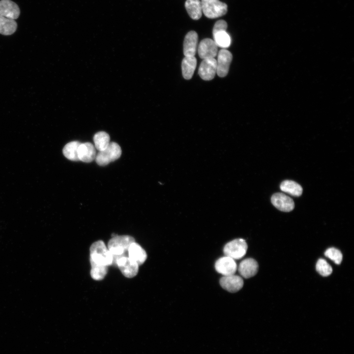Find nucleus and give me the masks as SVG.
Listing matches in <instances>:
<instances>
[{"label":"nucleus","instance_id":"9","mask_svg":"<svg viewBox=\"0 0 354 354\" xmlns=\"http://www.w3.org/2000/svg\"><path fill=\"white\" fill-rule=\"evenodd\" d=\"M216 60L214 58L203 59L198 70L200 77L206 81L213 79L216 73Z\"/></svg>","mask_w":354,"mask_h":354},{"label":"nucleus","instance_id":"16","mask_svg":"<svg viewBox=\"0 0 354 354\" xmlns=\"http://www.w3.org/2000/svg\"><path fill=\"white\" fill-rule=\"evenodd\" d=\"M198 39V34L195 31H190L186 34L183 42V53L185 56H195Z\"/></svg>","mask_w":354,"mask_h":354},{"label":"nucleus","instance_id":"23","mask_svg":"<svg viewBox=\"0 0 354 354\" xmlns=\"http://www.w3.org/2000/svg\"><path fill=\"white\" fill-rule=\"evenodd\" d=\"M17 24L14 20L0 15V33L9 35L16 30Z\"/></svg>","mask_w":354,"mask_h":354},{"label":"nucleus","instance_id":"15","mask_svg":"<svg viewBox=\"0 0 354 354\" xmlns=\"http://www.w3.org/2000/svg\"><path fill=\"white\" fill-rule=\"evenodd\" d=\"M258 267V264L256 260L252 258H248L240 262L238 271L243 277L249 278L257 273Z\"/></svg>","mask_w":354,"mask_h":354},{"label":"nucleus","instance_id":"2","mask_svg":"<svg viewBox=\"0 0 354 354\" xmlns=\"http://www.w3.org/2000/svg\"><path fill=\"white\" fill-rule=\"evenodd\" d=\"M135 239L129 236H116L108 243V248L113 256V263L117 258L128 255V248Z\"/></svg>","mask_w":354,"mask_h":354},{"label":"nucleus","instance_id":"5","mask_svg":"<svg viewBox=\"0 0 354 354\" xmlns=\"http://www.w3.org/2000/svg\"><path fill=\"white\" fill-rule=\"evenodd\" d=\"M227 23L223 20L217 21L214 25L212 34L213 40L218 47L228 48L231 44V37L226 31Z\"/></svg>","mask_w":354,"mask_h":354},{"label":"nucleus","instance_id":"14","mask_svg":"<svg viewBox=\"0 0 354 354\" xmlns=\"http://www.w3.org/2000/svg\"><path fill=\"white\" fill-rule=\"evenodd\" d=\"M20 13L18 5L11 0H0V15L15 20Z\"/></svg>","mask_w":354,"mask_h":354},{"label":"nucleus","instance_id":"24","mask_svg":"<svg viewBox=\"0 0 354 354\" xmlns=\"http://www.w3.org/2000/svg\"><path fill=\"white\" fill-rule=\"evenodd\" d=\"M94 147L99 151L105 149L110 143L109 134L104 131L96 133L93 137Z\"/></svg>","mask_w":354,"mask_h":354},{"label":"nucleus","instance_id":"4","mask_svg":"<svg viewBox=\"0 0 354 354\" xmlns=\"http://www.w3.org/2000/svg\"><path fill=\"white\" fill-rule=\"evenodd\" d=\"M121 154L120 146L116 142H110L104 150L96 154L95 161L100 166H106L111 162L118 159Z\"/></svg>","mask_w":354,"mask_h":354},{"label":"nucleus","instance_id":"7","mask_svg":"<svg viewBox=\"0 0 354 354\" xmlns=\"http://www.w3.org/2000/svg\"><path fill=\"white\" fill-rule=\"evenodd\" d=\"M113 265L118 266L122 274L127 278L134 277L138 272L139 265L130 259L128 255L118 257Z\"/></svg>","mask_w":354,"mask_h":354},{"label":"nucleus","instance_id":"12","mask_svg":"<svg viewBox=\"0 0 354 354\" xmlns=\"http://www.w3.org/2000/svg\"><path fill=\"white\" fill-rule=\"evenodd\" d=\"M271 201L276 208L282 211L289 212L295 207L293 200L282 193L274 194L271 197Z\"/></svg>","mask_w":354,"mask_h":354},{"label":"nucleus","instance_id":"1","mask_svg":"<svg viewBox=\"0 0 354 354\" xmlns=\"http://www.w3.org/2000/svg\"><path fill=\"white\" fill-rule=\"evenodd\" d=\"M90 264L108 266L113 265V256L102 240L93 242L90 247Z\"/></svg>","mask_w":354,"mask_h":354},{"label":"nucleus","instance_id":"21","mask_svg":"<svg viewBox=\"0 0 354 354\" xmlns=\"http://www.w3.org/2000/svg\"><path fill=\"white\" fill-rule=\"evenodd\" d=\"M280 189L284 192L292 196L298 197L302 193V187L297 182L290 180H285L280 184Z\"/></svg>","mask_w":354,"mask_h":354},{"label":"nucleus","instance_id":"26","mask_svg":"<svg viewBox=\"0 0 354 354\" xmlns=\"http://www.w3.org/2000/svg\"><path fill=\"white\" fill-rule=\"evenodd\" d=\"M316 269L317 272L323 276H327L332 272L330 265L323 259H320L317 262Z\"/></svg>","mask_w":354,"mask_h":354},{"label":"nucleus","instance_id":"13","mask_svg":"<svg viewBox=\"0 0 354 354\" xmlns=\"http://www.w3.org/2000/svg\"><path fill=\"white\" fill-rule=\"evenodd\" d=\"M220 284L226 291L235 293L242 288L243 280L240 276L235 274L223 276L220 279Z\"/></svg>","mask_w":354,"mask_h":354},{"label":"nucleus","instance_id":"10","mask_svg":"<svg viewBox=\"0 0 354 354\" xmlns=\"http://www.w3.org/2000/svg\"><path fill=\"white\" fill-rule=\"evenodd\" d=\"M215 268L223 276H228L235 274L237 270V265L234 259L225 256L216 262Z\"/></svg>","mask_w":354,"mask_h":354},{"label":"nucleus","instance_id":"19","mask_svg":"<svg viewBox=\"0 0 354 354\" xmlns=\"http://www.w3.org/2000/svg\"><path fill=\"white\" fill-rule=\"evenodd\" d=\"M196 65L197 59L195 56H185L181 63L182 76L185 79H191Z\"/></svg>","mask_w":354,"mask_h":354},{"label":"nucleus","instance_id":"18","mask_svg":"<svg viewBox=\"0 0 354 354\" xmlns=\"http://www.w3.org/2000/svg\"><path fill=\"white\" fill-rule=\"evenodd\" d=\"M128 256L139 266L142 265L147 258L145 250L135 241L130 245L128 250Z\"/></svg>","mask_w":354,"mask_h":354},{"label":"nucleus","instance_id":"6","mask_svg":"<svg viewBox=\"0 0 354 354\" xmlns=\"http://www.w3.org/2000/svg\"><path fill=\"white\" fill-rule=\"evenodd\" d=\"M246 241L241 238L236 239L227 243L223 249L225 256L234 260L242 258L247 250Z\"/></svg>","mask_w":354,"mask_h":354},{"label":"nucleus","instance_id":"17","mask_svg":"<svg viewBox=\"0 0 354 354\" xmlns=\"http://www.w3.org/2000/svg\"><path fill=\"white\" fill-rule=\"evenodd\" d=\"M78 155L79 161L86 163L91 162L95 159V148L90 143H81L78 148Z\"/></svg>","mask_w":354,"mask_h":354},{"label":"nucleus","instance_id":"25","mask_svg":"<svg viewBox=\"0 0 354 354\" xmlns=\"http://www.w3.org/2000/svg\"><path fill=\"white\" fill-rule=\"evenodd\" d=\"M90 275L92 279L95 280L103 279L108 271V266H99L90 264Z\"/></svg>","mask_w":354,"mask_h":354},{"label":"nucleus","instance_id":"27","mask_svg":"<svg viewBox=\"0 0 354 354\" xmlns=\"http://www.w3.org/2000/svg\"><path fill=\"white\" fill-rule=\"evenodd\" d=\"M324 255L336 264H340L342 262L343 258L342 254L340 251L337 249L329 248L325 251Z\"/></svg>","mask_w":354,"mask_h":354},{"label":"nucleus","instance_id":"11","mask_svg":"<svg viewBox=\"0 0 354 354\" xmlns=\"http://www.w3.org/2000/svg\"><path fill=\"white\" fill-rule=\"evenodd\" d=\"M218 46L213 39L205 38L200 43L198 52L202 59L214 58L217 54Z\"/></svg>","mask_w":354,"mask_h":354},{"label":"nucleus","instance_id":"8","mask_svg":"<svg viewBox=\"0 0 354 354\" xmlns=\"http://www.w3.org/2000/svg\"><path fill=\"white\" fill-rule=\"evenodd\" d=\"M232 58V54L228 50L222 49L219 51L216 60V73L219 77H224L227 75Z\"/></svg>","mask_w":354,"mask_h":354},{"label":"nucleus","instance_id":"20","mask_svg":"<svg viewBox=\"0 0 354 354\" xmlns=\"http://www.w3.org/2000/svg\"><path fill=\"white\" fill-rule=\"evenodd\" d=\"M185 7L192 19L198 20L202 17L203 11L200 0H186Z\"/></svg>","mask_w":354,"mask_h":354},{"label":"nucleus","instance_id":"22","mask_svg":"<svg viewBox=\"0 0 354 354\" xmlns=\"http://www.w3.org/2000/svg\"><path fill=\"white\" fill-rule=\"evenodd\" d=\"M81 143L79 141H72L64 147L62 152L64 156L70 160L79 161L78 152V148Z\"/></svg>","mask_w":354,"mask_h":354},{"label":"nucleus","instance_id":"3","mask_svg":"<svg viewBox=\"0 0 354 354\" xmlns=\"http://www.w3.org/2000/svg\"><path fill=\"white\" fill-rule=\"evenodd\" d=\"M202 11L210 19L222 16L227 12V5L219 0H201Z\"/></svg>","mask_w":354,"mask_h":354}]
</instances>
